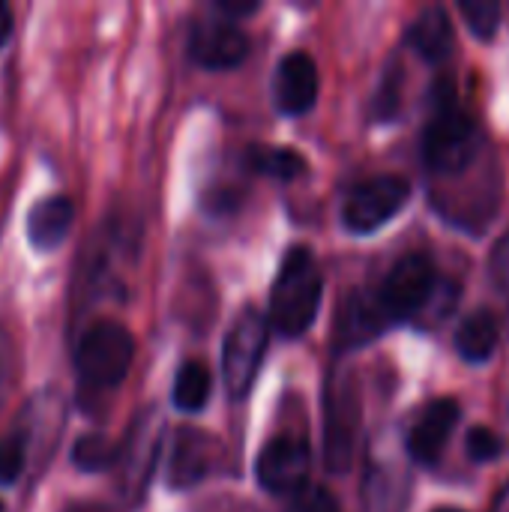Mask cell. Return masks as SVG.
<instances>
[{
    "label": "cell",
    "instance_id": "obj_21",
    "mask_svg": "<svg viewBox=\"0 0 509 512\" xmlns=\"http://www.w3.org/2000/svg\"><path fill=\"white\" fill-rule=\"evenodd\" d=\"M27 462V432L12 429L6 438H0V486L18 483Z\"/></svg>",
    "mask_w": 509,
    "mask_h": 512
},
{
    "label": "cell",
    "instance_id": "obj_13",
    "mask_svg": "<svg viewBox=\"0 0 509 512\" xmlns=\"http://www.w3.org/2000/svg\"><path fill=\"white\" fill-rule=\"evenodd\" d=\"M384 327H390V318L378 300V294H354L336 324V345L357 348L363 342H372Z\"/></svg>",
    "mask_w": 509,
    "mask_h": 512
},
{
    "label": "cell",
    "instance_id": "obj_7",
    "mask_svg": "<svg viewBox=\"0 0 509 512\" xmlns=\"http://www.w3.org/2000/svg\"><path fill=\"white\" fill-rule=\"evenodd\" d=\"M312 468V450L309 441L303 438H291V435H279L273 438L261 456H258V483L273 492V495H297L309 477Z\"/></svg>",
    "mask_w": 509,
    "mask_h": 512
},
{
    "label": "cell",
    "instance_id": "obj_14",
    "mask_svg": "<svg viewBox=\"0 0 509 512\" xmlns=\"http://www.w3.org/2000/svg\"><path fill=\"white\" fill-rule=\"evenodd\" d=\"M408 42L411 48L429 60V63H441L453 54V42H456V33H453V21L447 15V9L441 6H429L423 9L411 27H408Z\"/></svg>",
    "mask_w": 509,
    "mask_h": 512
},
{
    "label": "cell",
    "instance_id": "obj_24",
    "mask_svg": "<svg viewBox=\"0 0 509 512\" xmlns=\"http://www.w3.org/2000/svg\"><path fill=\"white\" fill-rule=\"evenodd\" d=\"M492 282L498 285V291H509V237H501L495 252H492Z\"/></svg>",
    "mask_w": 509,
    "mask_h": 512
},
{
    "label": "cell",
    "instance_id": "obj_23",
    "mask_svg": "<svg viewBox=\"0 0 509 512\" xmlns=\"http://www.w3.org/2000/svg\"><path fill=\"white\" fill-rule=\"evenodd\" d=\"M465 450H468V456H471L474 462H495V459L501 456L504 444H501V438H498L492 429L477 426V429H471V432H468Z\"/></svg>",
    "mask_w": 509,
    "mask_h": 512
},
{
    "label": "cell",
    "instance_id": "obj_19",
    "mask_svg": "<svg viewBox=\"0 0 509 512\" xmlns=\"http://www.w3.org/2000/svg\"><path fill=\"white\" fill-rule=\"evenodd\" d=\"M249 162L258 174H267L276 180H294L306 174V159L297 150H285V147H258L249 153Z\"/></svg>",
    "mask_w": 509,
    "mask_h": 512
},
{
    "label": "cell",
    "instance_id": "obj_18",
    "mask_svg": "<svg viewBox=\"0 0 509 512\" xmlns=\"http://www.w3.org/2000/svg\"><path fill=\"white\" fill-rule=\"evenodd\" d=\"M120 459H123V444H114L111 438H105L99 432L81 435L72 444V465L78 471H87V474H102Z\"/></svg>",
    "mask_w": 509,
    "mask_h": 512
},
{
    "label": "cell",
    "instance_id": "obj_10",
    "mask_svg": "<svg viewBox=\"0 0 509 512\" xmlns=\"http://www.w3.org/2000/svg\"><path fill=\"white\" fill-rule=\"evenodd\" d=\"M318 87H321L318 66L306 51H294V54L282 57V63L276 69V81H273L279 111H285L291 117L312 111V105L318 102Z\"/></svg>",
    "mask_w": 509,
    "mask_h": 512
},
{
    "label": "cell",
    "instance_id": "obj_26",
    "mask_svg": "<svg viewBox=\"0 0 509 512\" xmlns=\"http://www.w3.org/2000/svg\"><path fill=\"white\" fill-rule=\"evenodd\" d=\"M9 33H12V9L0 0V48L9 39Z\"/></svg>",
    "mask_w": 509,
    "mask_h": 512
},
{
    "label": "cell",
    "instance_id": "obj_28",
    "mask_svg": "<svg viewBox=\"0 0 509 512\" xmlns=\"http://www.w3.org/2000/svg\"><path fill=\"white\" fill-rule=\"evenodd\" d=\"M66 512H99L96 507H87V504H72Z\"/></svg>",
    "mask_w": 509,
    "mask_h": 512
},
{
    "label": "cell",
    "instance_id": "obj_20",
    "mask_svg": "<svg viewBox=\"0 0 509 512\" xmlns=\"http://www.w3.org/2000/svg\"><path fill=\"white\" fill-rule=\"evenodd\" d=\"M459 12L477 39H492L501 24V3L495 0H459Z\"/></svg>",
    "mask_w": 509,
    "mask_h": 512
},
{
    "label": "cell",
    "instance_id": "obj_30",
    "mask_svg": "<svg viewBox=\"0 0 509 512\" xmlns=\"http://www.w3.org/2000/svg\"><path fill=\"white\" fill-rule=\"evenodd\" d=\"M0 512H6V510H3V504H0Z\"/></svg>",
    "mask_w": 509,
    "mask_h": 512
},
{
    "label": "cell",
    "instance_id": "obj_16",
    "mask_svg": "<svg viewBox=\"0 0 509 512\" xmlns=\"http://www.w3.org/2000/svg\"><path fill=\"white\" fill-rule=\"evenodd\" d=\"M498 318L486 309L468 315L456 333V351L468 360V363H486L495 348H498Z\"/></svg>",
    "mask_w": 509,
    "mask_h": 512
},
{
    "label": "cell",
    "instance_id": "obj_5",
    "mask_svg": "<svg viewBox=\"0 0 509 512\" xmlns=\"http://www.w3.org/2000/svg\"><path fill=\"white\" fill-rule=\"evenodd\" d=\"M411 198V183L399 174H378L357 183L342 204V222L354 234H372L387 225Z\"/></svg>",
    "mask_w": 509,
    "mask_h": 512
},
{
    "label": "cell",
    "instance_id": "obj_9",
    "mask_svg": "<svg viewBox=\"0 0 509 512\" xmlns=\"http://www.w3.org/2000/svg\"><path fill=\"white\" fill-rule=\"evenodd\" d=\"M462 411L456 399H435L423 408L408 432V453L420 465H435L459 423Z\"/></svg>",
    "mask_w": 509,
    "mask_h": 512
},
{
    "label": "cell",
    "instance_id": "obj_15",
    "mask_svg": "<svg viewBox=\"0 0 509 512\" xmlns=\"http://www.w3.org/2000/svg\"><path fill=\"white\" fill-rule=\"evenodd\" d=\"M354 399L348 393L339 396V405L333 402L327 411V468L330 471H345L351 462L354 450Z\"/></svg>",
    "mask_w": 509,
    "mask_h": 512
},
{
    "label": "cell",
    "instance_id": "obj_6",
    "mask_svg": "<svg viewBox=\"0 0 509 512\" xmlns=\"http://www.w3.org/2000/svg\"><path fill=\"white\" fill-rule=\"evenodd\" d=\"M435 291H438V270H435L432 258L408 255L390 270V276L384 279V285L378 291V300H381L390 324H396V321H408L411 315L426 309L432 303Z\"/></svg>",
    "mask_w": 509,
    "mask_h": 512
},
{
    "label": "cell",
    "instance_id": "obj_12",
    "mask_svg": "<svg viewBox=\"0 0 509 512\" xmlns=\"http://www.w3.org/2000/svg\"><path fill=\"white\" fill-rule=\"evenodd\" d=\"M72 219H75V204L69 195L63 192H54V195H45L39 198L30 210H27V240L36 252H51L57 249L69 228H72Z\"/></svg>",
    "mask_w": 509,
    "mask_h": 512
},
{
    "label": "cell",
    "instance_id": "obj_3",
    "mask_svg": "<svg viewBox=\"0 0 509 512\" xmlns=\"http://www.w3.org/2000/svg\"><path fill=\"white\" fill-rule=\"evenodd\" d=\"M480 153V129L450 96H441L423 132V156L435 174H459Z\"/></svg>",
    "mask_w": 509,
    "mask_h": 512
},
{
    "label": "cell",
    "instance_id": "obj_22",
    "mask_svg": "<svg viewBox=\"0 0 509 512\" xmlns=\"http://www.w3.org/2000/svg\"><path fill=\"white\" fill-rule=\"evenodd\" d=\"M285 512H342L339 501L324 486H303L297 495H291V504Z\"/></svg>",
    "mask_w": 509,
    "mask_h": 512
},
{
    "label": "cell",
    "instance_id": "obj_25",
    "mask_svg": "<svg viewBox=\"0 0 509 512\" xmlns=\"http://www.w3.org/2000/svg\"><path fill=\"white\" fill-rule=\"evenodd\" d=\"M261 9V3L258 0H219L216 3V12L222 15V18H246V15H255Z\"/></svg>",
    "mask_w": 509,
    "mask_h": 512
},
{
    "label": "cell",
    "instance_id": "obj_11",
    "mask_svg": "<svg viewBox=\"0 0 509 512\" xmlns=\"http://www.w3.org/2000/svg\"><path fill=\"white\" fill-rule=\"evenodd\" d=\"M216 456V441L198 429H180L177 441L171 447V465H168V486L171 489H189L198 486Z\"/></svg>",
    "mask_w": 509,
    "mask_h": 512
},
{
    "label": "cell",
    "instance_id": "obj_27",
    "mask_svg": "<svg viewBox=\"0 0 509 512\" xmlns=\"http://www.w3.org/2000/svg\"><path fill=\"white\" fill-rule=\"evenodd\" d=\"M9 339H6V333L0 330V387H3V378H6V369H9Z\"/></svg>",
    "mask_w": 509,
    "mask_h": 512
},
{
    "label": "cell",
    "instance_id": "obj_8",
    "mask_svg": "<svg viewBox=\"0 0 509 512\" xmlns=\"http://www.w3.org/2000/svg\"><path fill=\"white\" fill-rule=\"evenodd\" d=\"M189 54L204 69H234L246 60L249 39L228 18H201L192 24Z\"/></svg>",
    "mask_w": 509,
    "mask_h": 512
},
{
    "label": "cell",
    "instance_id": "obj_17",
    "mask_svg": "<svg viewBox=\"0 0 509 512\" xmlns=\"http://www.w3.org/2000/svg\"><path fill=\"white\" fill-rule=\"evenodd\" d=\"M210 387H213V378H210V369L201 363V360H186L177 375H174V390H171V402L174 408L186 411V414H195L207 405L210 399Z\"/></svg>",
    "mask_w": 509,
    "mask_h": 512
},
{
    "label": "cell",
    "instance_id": "obj_29",
    "mask_svg": "<svg viewBox=\"0 0 509 512\" xmlns=\"http://www.w3.org/2000/svg\"><path fill=\"white\" fill-rule=\"evenodd\" d=\"M435 512H459V510H453V507H444V510H435Z\"/></svg>",
    "mask_w": 509,
    "mask_h": 512
},
{
    "label": "cell",
    "instance_id": "obj_4",
    "mask_svg": "<svg viewBox=\"0 0 509 512\" xmlns=\"http://www.w3.org/2000/svg\"><path fill=\"white\" fill-rule=\"evenodd\" d=\"M264 351H267V318L258 309H246L228 330L222 348V381L231 399L249 396Z\"/></svg>",
    "mask_w": 509,
    "mask_h": 512
},
{
    "label": "cell",
    "instance_id": "obj_2",
    "mask_svg": "<svg viewBox=\"0 0 509 512\" xmlns=\"http://www.w3.org/2000/svg\"><path fill=\"white\" fill-rule=\"evenodd\" d=\"M132 357H135L132 333L114 318H99L87 324V330L78 336L75 345L78 384L87 390H114L129 375Z\"/></svg>",
    "mask_w": 509,
    "mask_h": 512
},
{
    "label": "cell",
    "instance_id": "obj_1",
    "mask_svg": "<svg viewBox=\"0 0 509 512\" xmlns=\"http://www.w3.org/2000/svg\"><path fill=\"white\" fill-rule=\"evenodd\" d=\"M321 297H324V276L315 255L306 246H294L282 258L279 276L273 282L270 324L288 339L303 336L318 318Z\"/></svg>",
    "mask_w": 509,
    "mask_h": 512
}]
</instances>
